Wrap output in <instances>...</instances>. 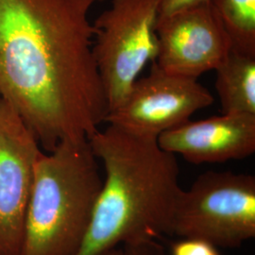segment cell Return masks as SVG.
<instances>
[{
  "label": "cell",
  "mask_w": 255,
  "mask_h": 255,
  "mask_svg": "<svg viewBox=\"0 0 255 255\" xmlns=\"http://www.w3.org/2000/svg\"><path fill=\"white\" fill-rule=\"evenodd\" d=\"M104 0H0V98L47 152L93 136L109 113L94 57Z\"/></svg>",
  "instance_id": "6da1fadb"
},
{
  "label": "cell",
  "mask_w": 255,
  "mask_h": 255,
  "mask_svg": "<svg viewBox=\"0 0 255 255\" xmlns=\"http://www.w3.org/2000/svg\"><path fill=\"white\" fill-rule=\"evenodd\" d=\"M105 177L90 227L77 255H101L125 244L171 236L182 189L176 155L157 138L109 125L89 138Z\"/></svg>",
  "instance_id": "7a4b0ae2"
},
{
  "label": "cell",
  "mask_w": 255,
  "mask_h": 255,
  "mask_svg": "<svg viewBox=\"0 0 255 255\" xmlns=\"http://www.w3.org/2000/svg\"><path fill=\"white\" fill-rule=\"evenodd\" d=\"M34 167L20 255H77L103 178L88 139L61 142Z\"/></svg>",
  "instance_id": "3957f363"
},
{
  "label": "cell",
  "mask_w": 255,
  "mask_h": 255,
  "mask_svg": "<svg viewBox=\"0 0 255 255\" xmlns=\"http://www.w3.org/2000/svg\"><path fill=\"white\" fill-rule=\"evenodd\" d=\"M171 236L235 249L255 237V178L232 171L200 175L176 201Z\"/></svg>",
  "instance_id": "277c9868"
},
{
  "label": "cell",
  "mask_w": 255,
  "mask_h": 255,
  "mask_svg": "<svg viewBox=\"0 0 255 255\" xmlns=\"http://www.w3.org/2000/svg\"><path fill=\"white\" fill-rule=\"evenodd\" d=\"M161 0H113L93 24V52L109 112L125 100L158 55L156 22Z\"/></svg>",
  "instance_id": "5b68a950"
},
{
  "label": "cell",
  "mask_w": 255,
  "mask_h": 255,
  "mask_svg": "<svg viewBox=\"0 0 255 255\" xmlns=\"http://www.w3.org/2000/svg\"><path fill=\"white\" fill-rule=\"evenodd\" d=\"M213 102L212 94L198 79L168 73L153 62L149 74L137 79L123 102L108 113L105 122L157 138Z\"/></svg>",
  "instance_id": "8992f818"
},
{
  "label": "cell",
  "mask_w": 255,
  "mask_h": 255,
  "mask_svg": "<svg viewBox=\"0 0 255 255\" xmlns=\"http://www.w3.org/2000/svg\"><path fill=\"white\" fill-rule=\"evenodd\" d=\"M39 146L17 112L0 98V255H20Z\"/></svg>",
  "instance_id": "52a82bcc"
},
{
  "label": "cell",
  "mask_w": 255,
  "mask_h": 255,
  "mask_svg": "<svg viewBox=\"0 0 255 255\" xmlns=\"http://www.w3.org/2000/svg\"><path fill=\"white\" fill-rule=\"evenodd\" d=\"M155 63L168 73L198 79L216 70L232 44L211 2L183 9L156 22Z\"/></svg>",
  "instance_id": "ba28073f"
},
{
  "label": "cell",
  "mask_w": 255,
  "mask_h": 255,
  "mask_svg": "<svg viewBox=\"0 0 255 255\" xmlns=\"http://www.w3.org/2000/svg\"><path fill=\"white\" fill-rule=\"evenodd\" d=\"M165 151L192 164L241 160L255 151V115L222 114L200 121L190 119L157 137Z\"/></svg>",
  "instance_id": "9c48e42d"
},
{
  "label": "cell",
  "mask_w": 255,
  "mask_h": 255,
  "mask_svg": "<svg viewBox=\"0 0 255 255\" xmlns=\"http://www.w3.org/2000/svg\"><path fill=\"white\" fill-rule=\"evenodd\" d=\"M216 71L222 114L255 115V57L232 49Z\"/></svg>",
  "instance_id": "30bf717a"
},
{
  "label": "cell",
  "mask_w": 255,
  "mask_h": 255,
  "mask_svg": "<svg viewBox=\"0 0 255 255\" xmlns=\"http://www.w3.org/2000/svg\"><path fill=\"white\" fill-rule=\"evenodd\" d=\"M232 49L255 57V0H211Z\"/></svg>",
  "instance_id": "8fae6325"
},
{
  "label": "cell",
  "mask_w": 255,
  "mask_h": 255,
  "mask_svg": "<svg viewBox=\"0 0 255 255\" xmlns=\"http://www.w3.org/2000/svg\"><path fill=\"white\" fill-rule=\"evenodd\" d=\"M171 255H221L219 248L206 240L194 237H181L172 243Z\"/></svg>",
  "instance_id": "7c38bea8"
},
{
  "label": "cell",
  "mask_w": 255,
  "mask_h": 255,
  "mask_svg": "<svg viewBox=\"0 0 255 255\" xmlns=\"http://www.w3.org/2000/svg\"><path fill=\"white\" fill-rule=\"evenodd\" d=\"M118 255H166V254L164 247L157 240H148L122 245L119 248Z\"/></svg>",
  "instance_id": "4fadbf2b"
},
{
  "label": "cell",
  "mask_w": 255,
  "mask_h": 255,
  "mask_svg": "<svg viewBox=\"0 0 255 255\" xmlns=\"http://www.w3.org/2000/svg\"><path fill=\"white\" fill-rule=\"evenodd\" d=\"M209 2L211 0H161L157 20L164 18L183 9L197 7Z\"/></svg>",
  "instance_id": "5bb4252c"
},
{
  "label": "cell",
  "mask_w": 255,
  "mask_h": 255,
  "mask_svg": "<svg viewBox=\"0 0 255 255\" xmlns=\"http://www.w3.org/2000/svg\"><path fill=\"white\" fill-rule=\"evenodd\" d=\"M119 248H117V249H113V250H110L108 252L103 253V254L101 255H119Z\"/></svg>",
  "instance_id": "9a60e30c"
}]
</instances>
